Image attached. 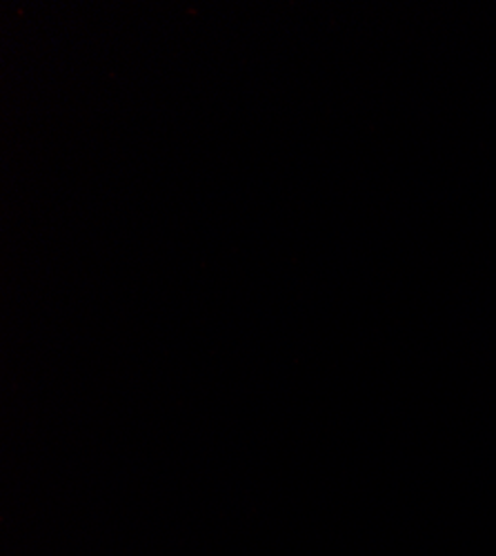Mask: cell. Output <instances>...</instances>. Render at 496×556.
<instances>
[]
</instances>
